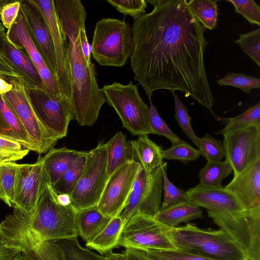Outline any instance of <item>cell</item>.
<instances>
[{
    "mask_svg": "<svg viewBox=\"0 0 260 260\" xmlns=\"http://www.w3.org/2000/svg\"><path fill=\"white\" fill-rule=\"evenodd\" d=\"M217 0H185L196 18L205 28L209 30L213 29L217 25Z\"/></svg>",
    "mask_w": 260,
    "mask_h": 260,
    "instance_id": "cell-31",
    "label": "cell"
},
{
    "mask_svg": "<svg viewBox=\"0 0 260 260\" xmlns=\"http://www.w3.org/2000/svg\"><path fill=\"white\" fill-rule=\"evenodd\" d=\"M101 89L125 128L133 135L153 134L149 122V107L141 98L136 85L132 82L126 85L115 82Z\"/></svg>",
    "mask_w": 260,
    "mask_h": 260,
    "instance_id": "cell-7",
    "label": "cell"
},
{
    "mask_svg": "<svg viewBox=\"0 0 260 260\" xmlns=\"http://www.w3.org/2000/svg\"><path fill=\"white\" fill-rule=\"evenodd\" d=\"M17 165L15 162L0 164V200L9 207H12L14 194Z\"/></svg>",
    "mask_w": 260,
    "mask_h": 260,
    "instance_id": "cell-35",
    "label": "cell"
},
{
    "mask_svg": "<svg viewBox=\"0 0 260 260\" xmlns=\"http://www.w3.org/2000/svg\"><path fill=\"white\" fill-rule=\"evenodd\" d=\"M14 260H29L21 253H19L15 257Z\"/></svg>",
    "mask_w": 260,
    "mask_h": 260,
    "instance_id": "cell-55",
    "label": "cell"
},
{
    "mask_svg": "<svg viewBox=\"0 0 260 260\" xmlns=\"http://www.w3.org/2000/svg\"><path fill=\"white\" fill-rule=\"evenodd\" d=\"M235 43L258 66H260V28L240 34Z\"/></svg>",
    "mask_w": 260,
    "mask_h": 260,
    "instance_id": "cell-39",
    "label": "cell"
},
{
    "mask_svg": "<svg viewBox=\"0 0 260 260\" xmlns=\"http://www.w3.org/2000/svg\"><path fill=\"white\" fill-rule=\"evenodd\" d=\"M141 166L133 160L118 168L108 178L96 206L104 215L118 216L124 208Z\"/></svg>",
    "mask_w": 260,
    "mask_h": 260,
    "instance_id": "cell-15",
    "label": "cell"
},
{
    "mask_svg": "<svg viewBox=\"0 0 260 260\" xmlns=\"http://www.w3.org/2000/svg\"><path fill=\"white\" fill-rule=\"evenodd\" d=\"M235 7L236 12L241 14L249 23L260 25V8L253 0H227Z\"/></svg>",
    "mask_w": 260,
    "mask_h": 260,
    "instance_id": "cell-46",
    "label": "cell"
},
{
    "mask_svg": "<svg viewBox=\"0 0 260 260\" xmlns=\"http://www.w3.org/2000/svg\"><path fill=\"white\" fill-rule=\"evenodd\" d=\"M167 166L165 167L163 172L164 200L160 209L187 202L186 191L176 187L169 179L167 175Z\"/></svg>",
    "mask_w": 260,
    "mask_h": 260,
    "instance_id": "cell-43",
    "label": "cell"
},
{
    "mask_svg": "<svg viewBox=\"0 0 260 260\" xmlns=\"http://www.w3.org/2000/svg\"><path fill=\"white\" fill-rule=\"evenodd\" d=\"M55 13L64 40L74 31L85 29L87 13L80 0H53Z\"/></svg>",
    "mask_w": 260,
    "mask_h": 260,
    "instance_id": "cell-21",
    "label": "cell"
},
{
    "mask_svg": "<svg viewBox=\"0 0 260 260\" xmlns=\"http://www.w3.org/2000/svg\"><path fill=\"white\" fill-rule=\"evenodd\" d=\"M172 93L175 101V117L183 132L198 148L199 137L196 136L192 128L190 123L191 118L188 114V109L177 95L174 92Z\"/></svg>",
    "mask_w": 260,
    "mask_h": 260,
    "instance_id": "cell-42",
    "label": "cell"
},
{
    "mask_svg": "<svg viewBox=\"0 0 260 260\" xmlns=\"http://www.w3.org/2000/svg\"><path fill=\"white\" fill-rule=\"evenodd\" d=\"M16 256H10L4 258L0 259V260H14Z\"/></svg>",
    "mask_w": 260,
    "mask_h": 260,
    "instance_id": "cell-57",
    "label": "cell"
},
{
    "mask_svg": "<svg viewBox=\"0 0 260 260\" xmlns=\"http://www.w3.org/2000/svg\"><path fill=\"white\" fill-rule=\"evenodd\" d=\"M143 252L150 260H214L178 249H149Z\"/></svg>",
    "mask_w": 260,
    "mask_h": 260,
    "instance_id": "cell-44",
    "label": "cell"
},
{
    "mask_svg": "<svg viewBox=\"0 0 260 260\" xmlns=\"http://www.w3.org/2000/svg\"><path fill=\"white\" fill-rule=\"evenodd\" d=\"M117 246L142 251L177 249L171 239L169 228L153 216L140 213L134 215L125 223Z\"/></svg>",
    "mask_w": 260,
    "mask_h": 260,
    "instance_id": "cell-10",
    "label": "cell"
},
{
    "mask_svg": "<svg viewBox=\"0 0 260 260\" xmlns=\"http://www.w3.org/2000/svg\"><path fill=\"white\" fill-rule=\"evenodd\" d=\"M6 34L10 42L29 58L38 71L48 67L30 37L20 10L15 22Z\"/></svg>",
    "mask_w": 260,
    "mask_h": 260,
    "instance_id": "cell-22",
    "label": "cell"
},
{
    "mask_svg": "<svg viewBox=\"0 0 260 260\" xmlns=\"http://www.w3.org/2000/svg\"><path fill=\"white\" fill-rule=\"evenodd\" d=\"M66 49L71 80L70 100L75 119L82 126H91L98 119L106 102L98 86L95 65L82 51L80 34L67 39Z\"/></svg>",
    "mask_w": 260,
    "mask_h": 260,
    "instance_id": "cell-2",
    "label": "cell"
},
{
    "mask_svg": "<svg viewBox=\"0 0 260 260\" xmlns=\"http://www.w3.org/2000/svg\"><path fill=\"white\" fill-rule=\"evenodd\" d=\"M76 212L71 205L63 206L58 203L57 194L48 184L40 196L34 212L25 216L29 228L40 238L55 241L78 236Z\"/></svg>",
    "mask_w": 260,
    "mask_h": 260,
    "instance_id": "cell-4",
    "label": "cell"
},
{
    "mask_svg": "<svg viewBox=\"0 0 260 260\" xmlns=\"http://www.w3.org/2000/svg\"><path fill=\"white\" fill-rule=\"evenodd\" d=\"M0 53L24 80L28 89L41 88V81L36 68L26 54L10 42L5 30L0 32Z\"/></svg>",
    "mask_w": 260,
    "mask_h": 260,
    "instance_id": "cell-20",
    "label": "cell"
},
{
    "mask_svg": "<svg viewBox=\"0 0 260 260\" xmlns=\"http://www.w3.org/2000/svg\"><path fill=\"white\" fill-rule=\"evenodd\" d=\"M167 166V163L164 162L150 172L140 167L127 203L119 215L123 224L137 213L154 217L159 210L163 190L162 172Z\"/></svg>",
    "mask_w": 260,
    "mask_h": 260,
    "instance_id": "cell-11",
    "label": "cell"
},
{
    "mask_svg": "<svg viewBox=\"0 0 260 260\" xmlns=\"http://www.w3.org/2000/svg\"><path fill=\"white\" fill-rule=\"evenodd\" d=\"M82 51L85 58L89 62H91V49L89 44L85 29H81L80 32Z\"/></svg>",
    "mask_w": 260,
    "mask_h": 260,
    "instance_id": "cell-49",
    "label": "cell"
},
{
    "mask_svg": "<svg viewBox=\"0 0 260 260\" xmlns=\"http://www.w3.org/2000/svg\"><path fill=\"white\" fill-rule=\"evenodd\" d=\"M233 172L232 166L226 159L207 160L199 173L200 184L207 186L221 187L222 181Z\"/></svg>",
    "mask_w": 260,
    "mask_h": 260,
    "instance_id": "cell-30",
    "label": "cell"
},
{
    "mask_svg": "<svg viewBox=\"0 0 260 260\" xmlns=\"http://www.w3.org/2000/svg\"><path fill=\"white\" fill-rule=\"evenodd\" d=\"M134 47L133 31L129 23L111 18L96 23L91 53L100 65L124 66L132 55Z\"/></svg>",
    "mask_w": 260,
    "mask_h": 260,
    "instance_id": "cell-5",
    "label": "cell"
},
{
    "mask_svg": "<svg viewBox=\"0 0 260 260\" xmlns=\"http://www.w3.org/2000/svg\"><path fill=\"white\" fill-rule=\"evenodd\" d=\"M108 179L106 144L99 141L87 152L82 175L70 195L73 207L77 211L96 206Z\"/></svg>",
    "mask_w": 260,
    "mask_h": 260,
    "instance_id": "cell-9",
    "label": "cell"
},
{
    "mask_svg": "<svg viewBox=\"0 0 260 260\" xmlns=\"http://www.w3.org/2000/svg\"><path fill=\"white\" fill-rule=\"evenodd\" d=\"M246 209L260 207V159H257L224 187Z\"/></svg>",
    "mask_w": 260,
    "mask_h": 260,
    "instance_id": "cell-19",
    "label": "cell"
},
{
    "mask_svg": "<svg viewBox=\"0 0 260 260\" xmlns=\"http://www.w3.org/2000/svg\"><path fill=\"white\" fill-rule=\"evenodd\" d=\"M5 244L29 260H64L54 241L43 240L29 228L24 213L14 209L0 223Z\"/></svg>",
    "mask_w": 260,
    "mask_h": 260,
    "instance_id": "cell-6",
    "label": "cell"
},
{
    "mask_svg": "<svg viewBox=\"0 0 260 260\" xmlns=\"http://www.w3.org/2000/svg\"><path fill=\"white\" fill-rule=\"evenodd\" d=\"M187 202L205 208L207 213L236 212L245 208L237 198L224 187L199 184L186 191Z\"/></svg>",
    "mask_w": 260,
    "mask_h": 260,
    "instance_id": "cell-18",
    "label": "cell"
},
{
    "mask_svg": "<svg viewBox=\"0 0 260 260\" xmlns=\"http://www.w3.org/2000/svg\"><path fill=\"white\" fill-rule=\"evenodd\" d=\"M177 249L214 260H248L244 250L221 229H202L196 225L169 228Z\"/></svg>",
    "mask_w": 260,
    "mask_h": 260,
    "instance_id": "cell-3",
    "label": "cell"
},
{
    "mask_svg": "<svg viewBox=\"0 0 260 260\" xmlns=\"http://www.w3.org/2000/svg\"><path fill=\"white\" fill-rule=\"evenodd\" d=\"M29 151L19 142L0 135V164L21 159Z\"/></svg>",
    "mask_w": 260,
    "mask_h": 260,
    "instance_id": "cell-36",
    "label": "cell"
},
{
    "mask_svg": "<svg viewBox=\"0 0 260 260\" xmlns=\"http://www.w3.org/2000/svg\"><path fill=\"white\" fill-rule=\"evenodd\" d=\"M154 218L168 228H174L182 222L203 217V210L187 202H181L160 209Z\"/></svg>",
    "mask_w": 260,
    "mask_h": 260,
    "instance_id": "cell-27",
    "label": "cell"
},
{
    "mask_svg": "<svg viewBox=\"0 0 260 260\" xmlns=\"http://www.w3.org/2000/svg\"><path fill=\"white\" fill-rule=\"evenodd\" d=\"M19 253V252L17 250L8 247L5 244L0 232V259L10 256H15Z\"/></svg>",
    "mask_w": 260,
    "mask_h": 260,
    "instance_id": "cell-50",
    "label": "cell"
},
{
    "mask_svg": "<svg viewBox=\"0 0 260 260\" xmlns=\"http://www.w3.org/2000/svg\"><path fill=\"white\" fill-rule=\"evenodd\" d=\"M21 1H11L1 11V22L5 28L9 29L16 19L20 9Z\"/></svg>",
    "mask_w": 260,
    "mask_h": 260,
    "instance_id": "cell-47",
    "label": "cell"
},
{
    "mask_svg": "<svg viewBox=\"0 0 260 260\" xmlns=\"http://www.w3.org/2000/svg\"><path fill=\"white\" fill-rule=\"evenodd\" d=\"M44 16L49 28L54 44L56 63V80L62 94L70 99L71 80L66 42L55 13L53 0H32Z\"/></svg>",
    "mask_w": 260,
    "mask_h": 260,
    "instance_id": "cell-17",
    "label": "cell"
},
{
    "mask_svg": "<svg viewBox=\"0 0 260 260\" xmlns=\"http://www.w3.org/2000/svg\"><path fill=\"white\" fill-rule=\"evenodd\" d=\"M146 1L153 9L134 19L132 25L134 79L148 99L158 90L180 91L213 113L204 62L206 28L185 0Z\"/></svg>",
    "mask_w": 260,
    "mask_h": 260,
    "instance_id": "cell-1",
    "label": "cell"
},
{
    "mask_svg": "<svg viewBox=\"0 0 260 260\" xmlns=\"http://www.w3.org/2000/svg\"><path fill=\"white\" fill-rule=\"evenodd\" d=\"M54 241L61 251L64 260H107L106 256L82 247L77 237Z\"/></svg>",
    "mask_w": 260,
    "mask_h": 260,
    "instance_id": "cell-34",
    "label": "cell"
},
{
    "mask_svg": "<svg viewBox=\"0 0 260 260\" xmlns=\"http://www.w3.org/2000/svg\"><path fill=\"white\" fill-rule=\"evenodd\" d=\"M123 225L119 216L112 218L93 240L86 243V246L97 251L101 254H105L112 251L118 247V241Z\"/></svg>",
    "mask_w": 260,
    "mask_h": 260,
    "instance_id": "cell-29",
    "label": "cell"
},
{
    "mask_svg": "<svg viewBox=\"0 0 260 260\" xmlns=\"http://www.w3.org/2000/svg\"><path fill=\"white\" fill-rule=\"evenodd\" d=\"M112 218L103 214L96 206L76 211V223L78 236L86 243L91 242Z\"/></svg>",
    "mask_w": 260,
    "mask_h": 260,
    "instance_id": "cell-25",
    "label": "cell"
},
{
    "mask_svg": "<svg viewBox=\"0 0 260 260\" xmlns=\"http://www.w3.org/2000/svg\"><path fill=\"white\" fill-rule=\"evenodd\" d=\"M0 75L6 77H21L9 63L8 60L0 53Z\"/></svg>",
    "mask_w": 260,
    "mask_h": 260,
    "instance_id": "cell-48",
    "label": "cell"
},
{
    "mask_svg": "<svg viewBox=\"0 0 260 260\" xmlns=\"http://www.w3.org/2000/svg\"><path fill=\"white\" fill-rule=\"evenodd\" d=\"M131 141L133 160L139 163L145 171L150 172L164 162L161 147L151 141L147 135L140 136L136 140Z\"/></svg>",
    "mask_w": 260,
    "mask_h": 260,
    "instance_id": "cell-26",
    "label": "cell"
},
{
    "mask_svg": "<svg viewBox=\"0 0 260 260\" xmlns=\"http://www.w3.org/2000/svg\"><path fill=\"white\" fill-rule=\"evenodd\" d=\"M107 2L124 15L134 19L145 13L147 2L145 0H107Z\"/></svg>",
    "mask_w": 260,
    "mask_h": 260,
    "instance_id": "cell-45",
    "label": "cell"
},
{
    "mask_svg": "<svg viewBox=\"0 0 260 260\" xmlns=\"http://www.w3.org/2000/svg\"><path fill=\"white\" fill-rule=\"evenodd\" d=\"M216 119L224 124V128L220 131H228L255 126L260 127V102L245 111L242 114L232 118H226L212 114Z\"/></svg>",
    "mask_w": 260,
    "mask_h": 260,
    "instance_id": "cell-33",
    "label": "cell"
},
{
    "mask_svg": "<svg viewBox=\"0 0 260 260\" xmlns=\"http://www.w3.org/2000/svg\"><path fill=\"white\" fill-rule=\"evenodd\" d=\"M0 135L16 141L30 151L40 153L38 148L21 125L3 95L1 94Z\"/></svg>",
    "mask_w": 260,
    "mask_h": 260,
    "instance_id": "cell-23",
    "label": "cell"
},
{
    "mask_svg": "<svg viewBox=\"0 0 260 260\" xmlns=\"http://www.w3.org/2000/svg\"><path fill=\"white\" fill-rule=\"evenodd\" d=\"M217 83L219 85L239 88L247 93H250L251 89L260 87L259 78L238 73H229L218 80Z\"/></svg>",
    "mask_w": 260,
    "mask_h": 260,
    "instance_id": "cell-38",
    "label": "cell"
},
{
    "mask_svg": "<svg viewBox=\"0 0 260 260\" xmlns=\"http://www.w3.org/2000/svg\"><path fill=\"white\" fill-rule=\"evenodd\" d=\"M201 154L198 149L194 148L188 143L181 141L172 145L170 148L162 150L163 159H174L182 162L194 161L200 157Z\"/></svg>",
    "mask_w": 260,
    "mask_h": 260,
    "instance_id": "cell-37",
    "label": "cell"
},
{
    "mask_svg": "<svg viewBox=\"0 0 260 260\" xmlns=\"http://www.w3.org/2000/svg\"><path fill=\"white\" fill-rule=\"evenodd\" d=\"M198 150L207 160H222L225 157V149L223 143L207 134L199 139Z\"/></svg>",
    "mask_w": 260,
    "mask_h": 260,
    "instance_id": "cell-40",
    "label": "cell"
},
{
    "mask_svg": "<svg viewBox=\"0 0 260 260\" xmlns=\"http://www.w3.org/2000/svg\"><path fill=\"white\" fill-rule=\"evenodd\" d=\"M57 201L61 205L63 206L71 205V197L67 194H57Z\"/></svg>",
    "mask_w": 260,
    "mask_h": 260,
    "instance_id": "cell-54",
    "label": "cell"
},
{
    "mask_svg": "<svg viewBox=\"0 0 260 260\" xmlns=\"http://www.w3.org/2000/svg\"><path fill=\"white\" fill-rule=\"evenodd\" d=\"M148 99L150 103L149 122L153 134L165 137L171 142L172 145L181 141L180 138L171 130L166 121L161 117L151 99Z\"/></svg>",
    "mask_w": 260,
    "mask_h": 260,
    "instance_id": "cell-41",
    "label": "cell"
},
{
    "mask_svg": "<svg viewBox=\"0 0 260 260\" xmlns=\"http://www.w3.org/2000/svg\"><path fill=\"white\" fill-rule=\"evenodd\" d=\"M4 30H5V28L4 27L2 23L0 22V32Z\"/></svg>",
    "mask_w": 260,
    "mask_h": 260,
    "instance_id": "cell-58",
    "label": "cell"
},
{
    "mask_svg": "<svg viewBox=\"0 0 260 260\" xmlns=\"http://www.w3.org/2000/svg\"><path fill=\"white\" fill-rule=\"evenodd\" d=\"M12 85L3 76L0 75V94L4 95L10 91Z\"/></svg>",
    "mask_w": 260,
    "mask_h": 260,
    "instance_id": "cell-52",
    "label": "cell"
},
{
    "mask_svg": "<svg viewBox=\"0 0 260 260\" xmlns=\"http://www.w3.org/2000/svg\"><path fill=\"white\" fill-rule=\"evenodd\" d=\"M28 94L43 124L59 140L66 137L70 121L75 119L70 99L49 94L40 88H29Z\"/></svg>",
    "mask_w": 260,
    "mask_h": 260,
    "instance_id": "cell-12",
    "label": "cell"
},
{
    "mask_svg": "<svg viewBox=\"0 0 260 260\" xmlns=\"http://www.w3.org/2000/svg\"><path fill=\"white\" fill-rule=\"evenodd\" d=\"M107 151L108 178L118 168L133 160L131 141H127L122 132H118L106 143Z\"/></svg>",
    "mask_w": 260,
    "mask_h": 260,
    "instance_id": "cell-28",
    "label": "cell"
},
{
    "mask_svg": "<svg viewBox=\"0 0 260 260\" xmlns=\"http://www.w3.org/2000/svg\"><path fill=\"white\" fill-rule=\"evenodd\" d=\"M105 254L107 260H127L124 252L122 253H114L110 251Z\"/></svg>",
    "mask_w": 260,
    "mask_h": 260,
    "instance_id": "cell-53",
    "label": "cell"
},
{
    "mask_svg": "<svg viewBox=\"0 0 260 260\" xmlns=\"http://www.w3.org/2000/svg\"><path fill=\"white\" fill-rule=\"evenodd\" d=\"M48 184L49 176L41 156L34 164H18L12 206L23 213L32 214Z\"/></svg>",
    "mask_w": 260,
    "mask_h": 260,
    "instance_id": "cell-13",
    "label": "cell"
},
{
    "mask_svg": "<svg viewBox=\"0 0 260 260\" xmlns=\"http://www.w3.org/2000/svg\"><path fill=\"white\" fill-rule=\"evenodd\" d=\"M215 134L224 137L225 157L232 167L234 176L260 159V127L219 131Z\"/></svg>",
    "mask_w": 260,
    "mask_h": 260,
    "instance_id": "cell-14",
    "label": "cell"
},
{
    "mask_svg": "<svg viewBox=\"0 0 260 260\" xmlns=\"http://www.w3.org/2000/svg\"><path fill=\"white\" fill-rule=\"evenodd\" d=\"M11 1L8 0H0V22H1V11L2 8L6 5L7 4L9 3Z\"/></svg>",
    "mask_w": 260,
    "mask_h": 260,
    "instance_id": "cell-56",
    "label": "cell"
},
{
    "mask_svg": "<svg viewBox=\"0 0 260 260\" xmlns=\"http://www.w3.org/2000/svg\"><path fill=\"white\" fill-rule=\"evenodd\" d=\"M87 152L83 151L75 163L53 185L52 187L57 194L71 195L76 186L83 171Z\"/></svg>",
    "mask_w": 260,
    "mask_h": 260,
    "instance_id": "cell-32",
    "label": "cell"
},
{
    "mask_svg": "<svg viewBox=\"0 0 260 260\" xmlns=\"http://www.w3.org/2000/svg\"><path fill=\"white\" fill-rule=\"evenodd\" d=\"M127 260H150L143 251L132 249L125 248L124 251Z\"/></svg>",
    "mask_w": 260,
    "mask_h": 260,
    "instance_id": "cell-51",
    "label": "cell"
},
{
    "mask_svg": "<svg viewBox=\"0 0 260 260\" xmlns=\"http://www.w3.org/2000/svg\"><path fill=\"white\" fill-rule=\"evenodd\" d=\"M12 85L3 96L21 125L39 150V154L54 148L58 140L41 122L31 103L28 89L21 77H4Z\"/></svg>",
    "mask_w": 260,
    "mask_h": 260,
    "instance_id": "cell-8",
    "label": "cell"
},
{
    "mask_svg": "<svg viewBox=\"0 0 260 260\" xmlns=\"http://www.w3.org/2000/svg\"><path fill=\"white\" fill-rule=\"evenodd\" d=\"M20 10L35 45L56 79L55 49L52 36L44 16L32 0L21 1Z\"/></svg>",
    "mask_w": 260,
    "mask_h": 260,
    "instance_id": "cell-16",
    "label": "cell"
},
{
    "mask_svg": "<svg viewBox=\"0 0 260 260\" xmlns=\"http://www.w3.org/2000/svg\"><path fill=\"white\" fill-rule=\"evenodd\" d=\"M83 152L63 147L53 148L42 157L51 185L61 177Z\"/></svg>",
    "mask_w": 260,
    "mask_h": 260,
    "instance_id": "cell-24",
    "label": "cell"
}]
</instances>
